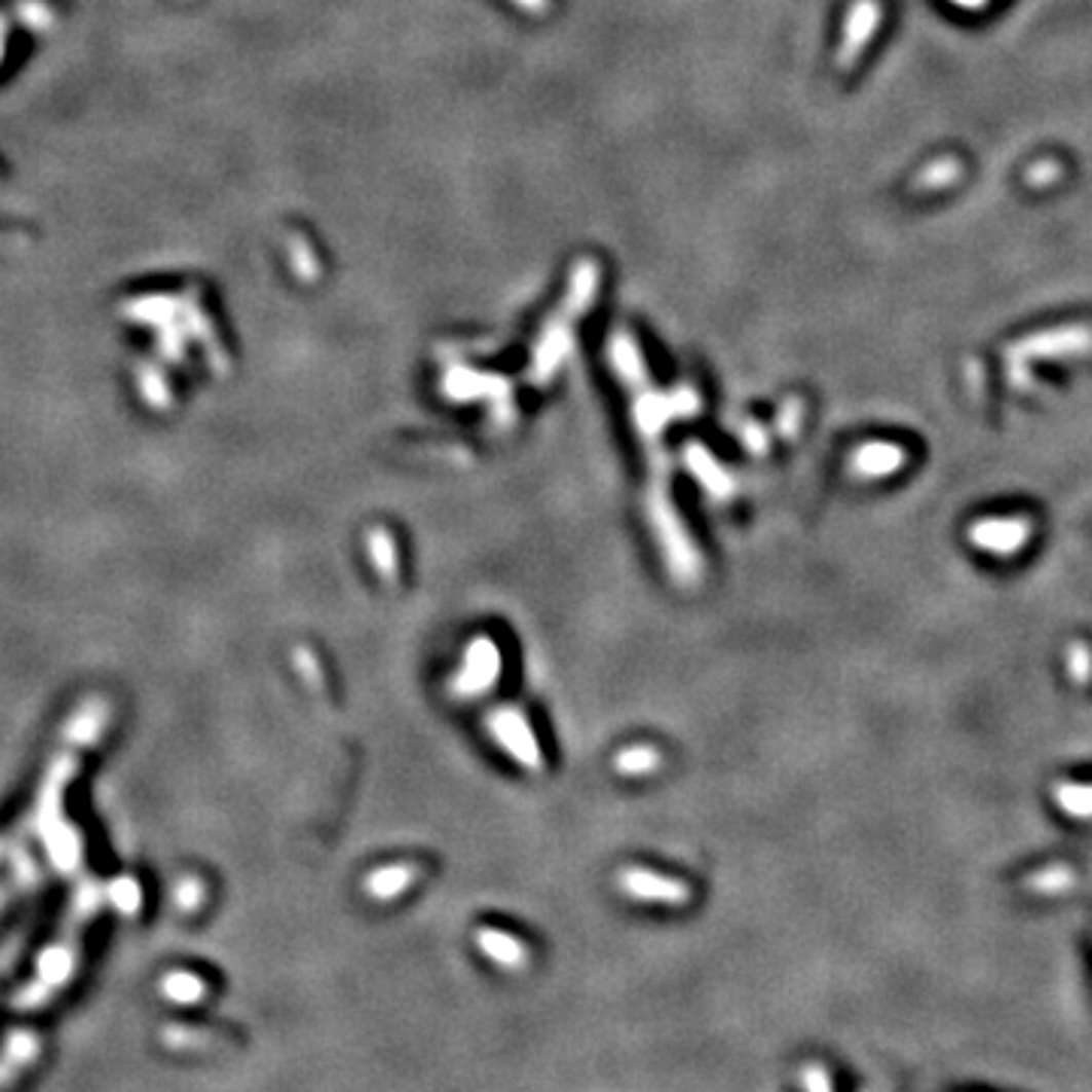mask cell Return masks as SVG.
I'll return each instance as SVG.
<instances>
[{"label":"cell","mask_w":1092,"mask_h":1092,"mask_svg":"<svg viewBox=\"0 0 1092 1092\" xmlns=\"http://www.w3.org/2000/svg\"><path fill=\"white\" fill-rule=\"evenodd\" d=\"M1031 537V519L1028 516H995V519H980L968 528V540L992 556H1011L1023 550Z\"/></svg>","instance_id":"1"},{"label":"cell","mask_w":1092,"mask_h":1092,"mask_svg":"<svg viewBox=\"0 0 1092 1092\" xmlns=\"http://www.w3.org/2000/svg\"><path fill=\"white\" fill-rule=\"evenodd\" d=\"M501 671V655L498 646L489 638H477L464 652V668L455 674L452 686L458 695H480L486 689H492L495 677Z\"/></svg>","instance_id":"2"},{"label":"cell","mask_w":1092,"mask_h":1092,"mask_svg":"<svg viewBox=\"0 0 1092 1092\" xmlns=\"http://www.w3.org/2000/svg\"><path fill=\"white\" fill-rule=\"evenodd\" d=\"M1092 349V328L1090 325H1071V328H1056L1047 334H1038L1026 340L1023 346H1011L1008 359H1028V355H1078V352H1090Z\"/></svg>","instance_id":"3"},{"label":"cell","mask_w":1092,"mask_h":1092,"mask_svg":"<svg viewBox=\"0 0 1092 1092\" xmlns=\"http://www.w3.org/2000/svg\"><path fill=\"white\" fill-rule=\"evenodd\" d=\"M619 887L626 896L638 901H662V904H686L689 901V887L680 880H668L658 877L652 871L643 868H629L619 874Z\"/></svg>","instance_id":"4"},{"label":"cell","mask_w":1092,"mask_h":1092,"mask_svg":"<svg viewBox=\"0 0 1092 1092\" xmlns=\"http://www.w3.org/2000/svg\"><path fill=\"white\" fill-rule=\"evenodd\" d=\"M492 735L504 744V750H511V756L519 759L525 768H540L537 741L531 738L528 722L516 710H498L492 716Z\"/></svg>","instance_id":"5"},{"label":"cell","mask_w":1092,"mask_h":1092,"mask_svg":"<svg viewBox=\"0 0 1092 1092\" xmlns=\"http://www.w3.org/2000/svg\"><path fill=\"white\" fill-rule=\"evenodd\" d=\"M904 458H907V452L896 447V444L874 441V444H862L859 450L853 452L850 467H853V474H859L865 480H880V477L896 474L904 464Z\"/></svg>","instance_id":"6"},{"label":"cell","mask_w":1092,"mask_h":1092,"mask_svg":"<svg viewBox=\"0 0 1092 1092\" xmlns=\"http://www.w3.org/2000/svg\"><path fill=\"white\" fill-rule=\"evenodd\" d=\"M477 947L483 950V956H489L492 963H498L501 968H522L525 959H528L522 941H516L514 935L498 932V929H480L477 932Z\"/></svg>","instance_id":"7"},{"label":"cell","mask_w":1092,"mask_h":1092,"mask_svg":"<svg viewBox=\"0 0 1092 1092\" xmlns=\"http://www.w3.org/2000/svg\"><path fill=\"white\" fill-rule=\"evenodd\" d=\"M877 18H880V6L874 3V0H862L859 3V9H856V18H853V34H846V46H843V55H840V65L846 67V65H853L856 62V55H859V49H862V43L874 34V28H877Z\"/></svg>","instance_id":"8"},{"label":"cell","mask_w":1092,"mask_h":1092,"mask_svg":"<svg viewBox=\"0 0 1092 1092\" xmlns=\"http://www.w3.org/2000/svg\"><path fill=\"white\" fill-rule=\"evenodd\" d=\"M416 880V868L410 865H388L368 877V893L377 901H388L401 896L410 883Z\"/></svg>","instance_id":"9"},{"label":"cell","mask_w":1092,"mask_h":1092,"mask_svg":"<svg viewBox=\"0 0 1092 1092\" xmlns=\"http://www.w3.org/2000/svg\"><path fill=\"white\" fill-rule=\"evenodd\" d=\"M959 174H963V164H959L956 158H941V161L929 164V167L913 180L910 189H913V194L938 192V189H947L950 183H956Z\"/></svg>","instance_id":"10"},{"label":"cell","mask_w":1092,"mask_h":1092,"mask_svg":"<svg viewBox=\"0 0 1092 1092\" xmlns=\"http://www.w3.org/2000/svg\"><path fill=\"white\" fill-rule=\"evenodd\" d=\"M1053 795H1056V804H1059L1065 814H1071V817H1078V820H1090L1092 817V786H1084V783H1059V786L1053 789Z\"/></svg>","instance_id":"11"},{"label":"cell","mask_w":1092,"mask_h":1092,"mask_svg":"<svg viewBox=\"0 0 1092 1092\" xmlns=\"http://www.w3.org/2000/svg\"><path fill=\"white\" fill-rule=\"evenodd\" d=\"M658 762H662L658 750H652V747H629V750H623L616 756V771L638 777V774L658 768Z\"/></svg>","instance_id":"12"},{"label":"cell","mask_w":1092,"mask_h":1092,"mask_svg":"<svg viewBox=\"0 0 1092 1092\" xmlns=\"http://www.w3.org/2000/svg\"><path fill=\"white\" fill-rule=\"evenodd\" d=\"M1071 883H1075V871L1065 865H1056V868H1047V871H1038L1034 877H1028V890L1044 893V896H1056V893L1068 890Z\"/></svg>","instance_id":"13"},{"label":"cell","mask_w":1092,"mask_h":1092,"mask_svg":"<svg viewBox=\"0 0 1092 1092\" xmlns=\"http://www.w3.org/2000/svg\"><path fill=\"white\" fill-rule=\"evenodd\" d=\"M368 547H371V556H374V565H377V571H380V574H383L386 579L394 577V571H398V556H394V543H391L388 531H383V528H377V531L371 534Z\"/></svg>","instance_id":"14"},{"label":"cell","mask_w":1092,"mask_h":1092,"mask_svg":"<svg viewBox=\"0 0 1092 1092\" xmlns=\"http://www.w3.org/2000/svg\"><path fill=\"white\" fill-rule=\"evenodd\" d=\"M689 467L702 477V483H705L713 495H725V492H728V486H725V474H722V470H719V467H716L707 455L705 458H692V461H689Z\"/></svg>","instance_id":"15"},{"label":"cell","mask_w":1092,"mask_h":1092,"mask_svg":"<svg viewBox=\"0 0 1092 1092\" xmlns=\"http://www.w3.org/2000/svg\"><path fill=\"white\" fill-rule=\"evenodd\" d=\"M1068 671H1071V677L1084 686V683H1090V677H1092V649L1087 646V643H1075L1071 649H1068Z\"/></svg>","instance_id":"16"},{"label":"cell","mask_w":1092,"mask_h":1092,"mask_svg":"<svg viewBox=\"0 0 1092 1092\" xmlns=\"http://www.w3.org/2000/svg\"><path fill=\"white\" fill-rule=\"evenodd\" d=\"M801 1081H804V1090L807 1092H835L832 1090V1078H829V1071L823 1068V1065H804V1071H801Z\"/></svg>","instance_id":"17"},{"label":"cell","mask_w":1092,"mask_h":1092,"mask_svg":"<svg viewBox=\"0 0 1092 1092\" xmlns=\"http://www.w3.org/2000/svg\"><path fill=\"white\" fill-rule=\"evenodd\" d=\"M1059 177V164L1056 161H1041V164H1034L1031 171H1028V177H1026V183L1028 186H1047V183H1053Z\"/></svg>","instance_id":"18"},{"label":"cell","mask_w":1092,"mask_h":1092,"mask_svg":"<svg viewBox=\"0 0 1092 1092\" xmlns=\"http://www.w3.org/2000/svg\"><path fill=\"white\" fill-rule=\"evenodd\" d=\"M174 992H177L180 1002H197L200 992H203V986H200L197 980H192V977H177V980H174Z\"/></svg>","instance_id":"19"},{"label":"cell","mask_w":1092,"mask_h":1092,"mask_svg":"<svg viewBox=\"0 0 1092 1092\" xmlns=\"http://www.w3.org/2000/svg\"><path fill=\"white\" fill-rule=\"evenodd\" d=\"M953 3H959V6H971V9H980V6H986V0H953Z\"/></svg>","instance_id":"20"}]
</instances>
